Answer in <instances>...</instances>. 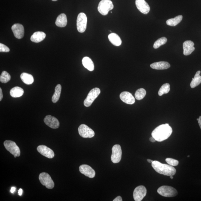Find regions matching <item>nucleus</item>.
I'll list each match as a JSON object with an SVG mask.
<instances>
[{
    "label": "nucleus",
    "instance_id": "f257e3e1",
    "mask_svg": "<svg viewBox=\"0 0 201 201\" xmlns=\"http://www.w3.org/2000/svg\"><path fill=\"white\" fill-rule=\"evenodd\" d=\"M173 132V129L168 124L162 125L157 127L152 133V137L156 141L160 142L166 140L170 137Z\"/></svg>",
    "mask_w": 201,
    "mask_h": 201
},
{
    "label": "nucleus",
    "instance_id": "f03ea898",
    "mask_svg": "<svg viewBox=\"0 0 201 201\" xmlns=\"http://www.w3.org/2000/svg\"><path fill=\"white\" fill-rule=\"evenodd\" d=\"M152 166L156 172L164 176H173L176 172V169L172 166L162 164L156 160L152 162Z\"/></svg>",
    "mask_w": 201,
    "mask_h": 201
},
{
    "label": "nucleus",
    "instance_id": "7ed1b4c3",
    "mask_svg": "<svg viewBox=\"0 0 201 201\" xmlns=\"http://www.w3.org/2000/svg\"><path fill=\"white\" fill-rule=\"evenodd\" d=\"M113 8V3L110 0H102L99 3L98 10L101 15L105 16Z\"/></svg>",
    "mask_w": 201,
    "mask_h": 201
},
{
    "label": "nucleus",
    "instance_id": "20e7f679",
    "mask_svg": "<svg viewBox=\"0 0 201 201\" xmlns=\"http://www.w3.org/2000/svg\"><path fill=\"white\" fill-rule=\"evenodd\" d=\"M157 192L162 196L165 197H174L178 194L177 190L171 186H164L160 187Z\"/></svg>",
    "mask_w": 201,
    "mask_h": 201
},
{
    "label": "nucleus",
    "instance_id": "39448f33",
    "mask_svg": "<svg viewBox=\"0 0 201 201\" xmlns=\"http://www.w3.org/2000/svg\"><path fill=\"white\" fill-rule=\"evenodd\" d=\"M4 145L5 148L14 156L15 158L20 156V149L14 142L11 141H5Z\"/></svg>",
    "mask_w": 201,
    "mask_h": 201
},
{
    "label": "nucleus",
    "instance_id": "423d86ee",
    "mask_svg": "<svg viewBox=\"0 0 201 201\" xmlns=\"http://www.w3.org/2000/svg\"><path fill=\"white\" fill-rule=\"evenodd\" d=\"M39 179L43 186H45L48 189H52L55 186V183L50 175L46 173H42L39 176Z\"/></svg>",
    "mask_w": 201,
    "mask_h": 201
},
{
    "label": "nucleus",
    "instance_id": "0eeeda50",
    "mask_svg": "<svg viewBox=\"0 0 201 201\" xmlns=\"http://www.w3.org/2000/svg\"><path fill=\"white\" fill-rule=\"evenodd\" d=\"M87 18L84 13H80L77 19V28L78 32L83 33L86 30L87 26Z\"/></svg>",
    "mask_w": 201,
    "mask_h": 201
},
{
    "label": "nucleus",
    "instance_id": "6e6552de",
    "mask_svg": "<svg viewBox=\"0 0 201 201\" xmlns=\"http://www.w3.org/2000/svg\"><path fill=\"white\" fill-rule=\"evenodd\" d=\"M100 93V90L98 88H95L92 89L88 94L87 97L84 101V106L86 107L91 106Z\"/></svg>",
    "mask_w": 201,
    "mask_h": 201
},
{
    "label": "nucleus",
    "instance_id": "1a4fd4ad",
    "mask_svg": "<svg viewBox=\"0 0 201 201\" xmlns=\"http://www.w3.org/2000/svg\"><path fill=\"white\" fill-rule=\"evenodd\" d=\"M79 135L83 138H92L95 136V133L93 129L86 125H81L78 128Z\"/></svg>",
    "mask_w": 201,
    "mask_h": 201
},
{
    "label": "nucleus",
    "instance_id": "9d476101",
    "mask_svg": "<svg viewBox=\"0 0 201 201\" xmlns=\"http://www.w3.org/2000/svg\"><path fill=\"white\" fill-rule=\"evenodd\" d=\"M111 161L113 163H118L120 161L122 155V150L120 146L114 145L112 149Z\"/></svg>",
    "mask_w": 201,
    "mask_h": 201
},
{
    "label": "nucleus",
    "instance_id": "9b49d317",
    "mask_svg": "<svg viewBox=\"0 0 201 201\" xmlns=\"http://www.w3.org/2000/svg\"><path fill=\"white\" fill-rule=\"evenodd\" d=\"M147 190L145 186H140L135 188L133 192V198L135 201H141L146 194Z\"/></svg>",
    "mask_w": 201,
    "mask_h": 201
},
{
    "label": "nucleus",
    "instance_id": "f8f14e48",
    "mask_svg": "<svg viewBox=\"0 0 201 201\" xmlns=\"http://www.w3.org/2000/svg\"><path fill=\"white\" fill-rule=\"evenodd\" d=\"M37 150L42 155L47 158L51 159L54 158L55 154L51 149L44 145H40L37 148Z\"/></svg>",
    "mask_w": 201,
    "mask_h": 201
},
{
    "label": "nucleus",
    "instance_id": "ddd939ff",
    "mask_svg": "<svg viewBox=\"0 0 201 201\" xmlns=\"http://www.w3.org/2000/svg\"><path fill=\"white\" fill-rule=\"evenodd\" d=\"M45 124L51 128L58 129L59 127L60 123L56 117L51 115L46 116L44 119Z\"/></svg>",
    "mask_w": 201,
    "mask_h": 201
},
{
    "label": "nucleus",
    "instance_id": "4468645a",
    "mask_svg": "<svg viewBox=\"0 0 201 201\" xmlns=\"http://www.w3.org/2000/svg\"><path fill=\"white\" fill-rule=\"evenodd\" d=\"M135 3L138 10L142 13L147 14L150 11V7L145 0H136Z\"/></svg>",
    "mask_w": 201,
    "mask_h": 201
},
{
    "label": "nucleus",
    "instance_id": "2eb2a0df",
    "mask_svg": "<svg viewBox=\"0 0 201 201\" xmlns=\"http://www.w3.org/2000/svg\"><path fill=\"white\" fill-rule=\"evenodd\" d=\"M79 171L81 173L90 178L94 177L95 172L92 168L87 165H82L79 168Z\"/></svg>",
    "mask_w": 201,
    "mask_h": 201
},
{
    "label": "nucleus",
    "instance_id": "dca6fc26",
    "mask_svg": "<svg viewBox=\"0 0 201 201\" xmlns=\"http://www.w3.org/2000/svg\"><path fill=\"white\" fill-rule=\"evenodd\" d=\"M12 30L16 38L21 39L23 37L24 34V29L23 26L21 24H15L13 25Z\"/></svg>",
    "mask_w": 201,
    "mask_h": 201
},
{
    "label": "nucleus",
    "instance_id": "f3484780",
    "mask_svg": "<svg viewBox=\"0 0 201 201\" xmlns=\"http://www.w3.org/2000/svg\"><path fill=\"white\" fill-rule=\"evenodd\" d=\"M120 97L121 101L127 104H133L135 102V98L128 92H122L120 95Z\"/></svg>",
    "mask_w": 201,
    "mask_h": 201
},
{
    "label": "nucleus",
    "instance_id": "a211bd4d",
    "mask_svg": "<svg viewBox=\"0 0 201 201\" xmlns=\"http://www.w3.org/2000/svg\"><path fill=\"white\" fill-rule=\"evenodd\" d=\"M194 43L190 40H187L184 42L183 44V54L185 56H188L191 54L195 50L194 47Z\"/></svg>",
    "mask_w": 201,
    "mask_h": 201
},
{
    "label": "nucleus",
    "instance_id": "6ab92c4d",
    "mask_svg": "<svg viewBox=\"0 0 201 201\" xmlns=\"http://www.w3.org/2000/svg\"><path fill=\"white\" fill-rule=\"evenodd\" d=\"M151 67L156 70H164L170 67V64L167 62H159L154 63L151 64Z\"/></svg>",
    "mask_w": 201,
    "mask_h": 201
},
{
    "label": "nucleus",
    "instance_id": "aec40b11",
    "mask_svg": "<svg viewBox=\"0 0 201 201\" xmlns=\"http://www.w3.org/2000/svg\"><path fill=\"white\" fill-rule=\"evenodd\" d=\"M46 34L45 33L41 31H37L32 35L31 37V41L34 43H38L45 39Z\"/></svg>",
    "mask_w": 201,
    "mask_h": 201
},
{
    "label": "nucleus",
    "instance_id": "412c9836",
    "mask_svg": "<svg viewBox=\"0 0 201 201\" xmlns=\"http://www.w3.org/2000/svg\"><path fill=\"white\" fill-rule=\"evenodd\" d=\"M108 39L112 45L116 46L121 45L122 41L121 39L116 33H112L108 35Z\"/></svg>",
    "mask_w": 201,
    "mask_h": 201
},
{
    "label": "nucleus",
    "instance_id": "4be33fe9",
    "mask_svg": "<svg viewBox=\"0 0 201 201\" xmlns=\"http://www.w3.org/2000/svg\"><path fill=\"white\" fill-rule=\"evenodd\" d=\"M67 17L66 15L64 14H62L57 17L56 24L58 27H64L67 25Z\"/></svg>",
    "mask_w": 201,
    "mask_h": 201
},
{
    "label": "nucleus",
    "instance_id": "5701e85b",
    "mask_svg": "<svg viewBox=\"0 0 201 201\" xmlns=\"http://www.w3.org/2000/svg\"><path fill=\"white\" fill-rule=\"evenodd\" d=\"M82 63L84 67L90 71H93L94 69V63L89 57H85L82 59Z\"/></svg>",
    "mask_w": 201,
    "mask_h": 201
},
{
    "label": "nucleus",
    "instance_id": "b1692460",
    "mask_svg": "<svg viewBox=\"0 0 201 201\" xmlns=\"http://www.w3.org/2000/svg\"><path fill=\"white\" fill-rule=\"evenodd\" d=\"M24 93V91L23 88L19 86H15L12 88L10 91L11 96L14 98L21 97L23 95Z\"/></svg>",
    "mask_w": 201,
    "mask_h": 201
},
{
    "label": "nucleus",
    "instance_id": "393cba45",
    "mask_svg": "<svg viewBox=\"0 0 201 201\" xmlns=\"http://www.w3.org/2000/svg\"><path fill=\"white\" fill-rule=\"evenodd\" d=\"M20 77L23 82L27 85H31L34 82V79L33 76L26 73H22Z\"/></svg>",
    "mask_w": 201,
    "mask_h": 201
},
{
    "label": "nucleus",
    "instance_id": "a878e982",
    "mask_svg": "<svg viewBox=\"0 0 201 201\" xmlns=\"http://www.w3.org/2000/svg\"><path fill=\"white\" fill-rule=\"evenodd\" d=\"M200 73V71H197L195 73L194 77L192 78V81H191L190 84L191 88H194L201 83Z\"/></svg>",
    "mask_w": 201,
    "mask_h": 201
},
{
    "label": "nucleus",
    "instance_id": "bb28decb",
    "mask_svg": "<svg viewBox=\"0 0 201 201\" xmlns=\"http://www.w3.org/2000/svg\"><path fill=\"white\" fill-rule=\"evenodd\" d=\"M61 85L60 84H58L55 88V92L52 97V101L53 103H56L59 100L61 93Z\"/></svg>",
    "mask_w": 201,
    "mask_h": 201
},
{
    "label": "nucleus",
    "instance_id": "cd10ccee",
    "mask_svg": "<svg viewBox=\"0 0 201 201\" xmlns=\"http://www.w3.org/2000/svg\"><path fill=\"white\" fill-rule=\"evenodd\" d=\"M182 19V16L181 15H178L174 18H171L167 20L166 23L168 25L171 26H176L181 22Z\"/></svg>",
    "mask_w": 201,
    "mask_h": 201
},
{
    "label": "nucleus",
    "instance_id": "c85d7f7f",
    "mask_svg": "<svg viewBox=\"0 0 201 201\" xmlns=\"http://www.w3.org/2000/svg\"><path fill=\"white\" fill-rule=\"evenodd\" d=\"M170 90V85L168 83L164 84L160 88L158 93V95L161 96L164 94L168 93Z\"/></svg>",
    "mask_w": 201,
    "mask_h": 201
},
{
    "label": "nucleus",
    "instance_id": "c756f323",
    "mask_svg": "<svg viewBox=\"0 0 201 201\" xmlns=\"http://www.w3.org/2000/svg\"><path fill=\"white\" fill-rule=\"evenodd\" d=\"M146 95V91L143 88H140L136 91L135 94V98L138 100L143 99Z\"/></svg>",
    "mask_w": 201,
    "mask_h": 201
},
{
    "label": "nucleus",
    "instance_id": "7c9ffc66",
    "mask_svg": "<svg viewBox=\"0 0 201 201\" xmlns=\"http://www.w3.org/2000/svg\"><path fill=\"white\" fill-rule=\"evenodd\" d=\"M11 76L10 74L5 71L2 72L0 76V81L2 83H7L11 80Z\"/></svg>",
    "mask_w": 201,
    "mask_h": 201
},
{
    "label": "nucleus",
    "instance_id": "2f4dec72",
    "mask_svg": "<svg viewBox=\"0 0 201 201\" xmlns=\"http://www.w3.org/2000/svg\"><path fill=\"white\" fill-rule=\"evenodd\" d=\"M167 42V38L165 37H163L158 39L155 42L154 45V48L155 49H157L159 48L160 46L165 45Z\"/></svg>",
    "mask_w": 201,
    "mask_h": 201
},
{
    "label": "nucleus",
    "instance_id": "473e14b6",
    "mask_svg": "<svg viewBox=\"0 0 201 201\" xmlns=\"http://www.w3.org/2000/svg\"><path fill=\"white\" fill-rule=\"evenodd\" d=\"M165 161L169 165L172 166H177L179 164L178 160L171 158L166 159Z\"/></svg>",
    "mask_w": 201,
    "mask_h": 201
},
{
    "label": "nucleus",
    "instance_id": "72a5a7b5",
    "mask_svg": "<svg viewBox=\"0 0 201 201\" xmlns=\"http://www.w3.org/2000/svg\"><path fill=\"white\" fill-rule=\"evenodd\" d=\"M10 51V49L2 43H0V52H8Z\"/></svg>",
    "mask_w": 201,
    "mask_h": 201
},
{
    "label": "nucleus",
    "instance_id": "f704fd0d",
    "mask_svg": "<svg viewBox=\"0 0 201 201\" xmlns=\"http://www.w3.org/2000/svg\"><path fill=\"white\" fill-rule=\"evenodd\" d=\"M113 201H122V199L120 196H118L114 199Z\"/></svg>",
    "mask_w": 201,
    "mask_h": 201
},
{
    "label": "nucleus",
    "instance_id": "c9c22d12",
    "mask_svg": "<svg viewBox=\"0 0 201 201\" xmlns=\"http://www.w3.org/2000/svg\"><path fill=\"white\" fill-rule=\"evenodd\" d=\"M3 97L2 90L1 88H0V101H1L2 100Z\"/></svg>",
    "mask_w": 201,
    "mask_h": 201
},
{
    "label": "nucleus",
    "instance_id": "e433bc0d",
    "mask_svg": "<svg viewBox=\"0 0 201 201\" xmlns=\"http://www.w3.org/2000/svg\"><path fill=\"white\" fill-rule=\"evenodd\" d=\"M149 141L153 143L155 142L156 141V139H155L154 138L152 137H152L149 138Z\"/></svg>",
    "mask_w": 201,
    "mask_h": 201
},
{
    "label": "nucleus",
    "instance_id": "4c0bfd02",
    "mask_svg": "<svg viewBox=\"0 0 201 201\" xmlns=\"http://www.w3.org/2000/svg\"><path fill=\"white\" fill-rule=\"evenodd\" d=\"M23 193V190L21 189H20L19 191H18V194H19L20 196H21L22 195V194Z\"/></svg>",
    "mask_w": 201,
    "mask_h": 201
},
{
    "label": "nucleus",
    "instance_id": "58836bf2",
    "mask_svg": "<svg viewBox=\"0 0 201 201\" xmlns=\"http://www.w3.org/2000/svg\"><path fill=\"white\" fill-rule=\"evenodd\" d=\"M199 126L201 130V116H200L199 118V120L198 121Z\"/></svg>",
    "mask_w": 201,
    "mask_h": 201
},
{
    "label": "nucleus",
    "instance_id": "ea45409f",
    "mask_svg": "<svg viewBox=\"0 0 201 201\" xmlns=\"http://www.w3.org/2000/svg\"><path fill=\"white\" fill-rule=\"evenodd\" d=\"M16 188L15 187H12L11 188V192L12 193H14V192L15 191Z\"/></svg>",
    "mask_w": 201,
    "mask_h": 201
},
{
    "label": "nucleus",
    "instance_id": "a19ab883",
    "mask_svg": "<svg viewBox=\"0 0 201 201\" xmlns=\"http://www.w3.org/2000/svg\"><path fill=\"white\" fill-rule=\"evenodd\" d=\"M147 161L149 163L152 164V162L154 161V160L150 159H147Z\"/></svg>",
    "mask_w": 201,
    "mask_h": 201
},
{
    "label": "nucleus",
    "instance_id": "79ce46f5",
    "mask_svg": "<svg viewBox=\"0 0 201 201\" xmlns=\"http://www.w3.org/2000/svg\"><path fill=\"white\" fill-rule=\"evenodd\" d=\"M170 177L171 179H173V176H170Z\"/></svg>",
    "mask_w": 201,
    "mask_h": 201
},
{
    "label": "nucleus",
    "instance_id": "37998d69",
    "mask_svg": "<svg viewBox=\"0 0 201 201\" xmlns=\"http://www.w3.org/2000/svg\"><path fill=\"white\" fill-rule=\"evenodd\" d=\"M52 1H58V0H52Z\"/></svg>",
    "mask_w": 201,
    "mask_h": 201
},
{
    "label": "nucleus",
    "instance_id": "c03bdc74",
    "mask_svg": "<svg viewBox=\"0 0 201 201\" xmlns=\"http://www.w3.org/2000/svg\"><path fill=\"white\" fill-rule=\"evenodd\" d=\"M197 121H198L199 120V119H197Z\"/></svg>",
    "mask_w": 201,
    "mask_h": 201
},
{
    "label": "nucleus",
    "instance_id": "a18cd8bd",
    "mask_svg": "<svg viewBox=\"0 0 201 201\" xmlns=\"http://www.w3.org/2000/svg\"><path fill=\"white\" fill-rule=\"evenodd\" d=\"M190 157V156H189V155L188 156V157Z\"/></svg>",
    "mask_w": 201,
    "mask_h": 201
}]
</instances>
